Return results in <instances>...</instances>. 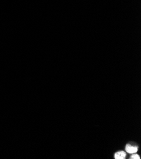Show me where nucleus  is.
Segmentation results:
<instances>
[{
	"label": "nucleus",
	"mask_w": 141,
	"mask_h": 159,
	"mask_svg": "<svg viewBox=\"0 0 141 159\" xmlns=\"http://www.w3.org/2000/svg\"><path fill=\"white\" fill-rule=\"evenodd\" d=\"M125 150L129 153H135L137 152L138 147L132 146L130 144H127L125 147Z\"/></svg>",
	"instance_id": "obj_1"
},
{
	"label": "nucleus",
	"mask_w": 141,
	"mask_h": 159,
	"mask_svg": "<svg viewBox=\"0 0 141 159\" xmlns=\"http://www.w3.org/2000/svg\"><path fill=\"white\" fill-rule=\"evenodd\" d=\"M114 157L116 159H124L126 157V153L123 151H120L116 152Z\"/></svg>",
	"instance_id": "obj_2"
},
{
	"label": "nucleus",
	"mask_w": 141,
	"mask_h": 159,
	"mask_svg": "<svg viewBox=\"0 0 141 159\" xmlns=\"http://www.w3.org/2000/svg\"><path fill=\"white\" fill-rule=\"evenodd\" d=\"M130 158L131 159H139L140 157H139V155H137V154L134 153L133 155L130 157Z\"/></svg>",
	"instance_id": "obj_3"
}]
</instances>
